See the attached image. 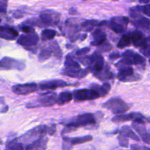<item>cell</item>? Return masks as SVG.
<instances>
[{"label": "cell", "instance_id": "obj_46", "mask_svg": "<svg viewBox=\"0 0 150 150\" xmlns=\"http://www.w3.org/2000/svg\"><path fill=\"white\" fill-rule=\"evenodd\" d=\"M0 144H2V141L0 139Z\"/></svg>", "mask_w": 150, "mask_h": 150}, {"label": "cell", "instance_id": "obj_33", "mask_svg": "<svg viewBox=\"0 0 150 150\" xmlns=\"http://www.w3.org/2000/svg\"><path fill=\"white\" fill-rule=\"evenodd\" d=\"M132 127L140 135H143V134L145 133V132H146V129L144 125H142V124H138V123H135V122H133L132 125Z\"/></svg>", "mask_w": 150, "mask_h": 150}, {"label": "cell", "instance_id": "obj_17", "mask_svg": "<svg viewBox=\"0 0 150 150\" xmlns=\"http://www.w3.org/2000/svg\"><path fill=\"white\" fill-rule=\"evenodd\" d=\"M132 23L135 27L140 30L146 31L150 28V20L141 14L132 18Z\"/></svg>", "mask_w": 150, "mask_h": 150}, {"label": "cell", "instance_id": "obj_34", "mask_svg": "<svg viewBox=\"0 0 150 150\" xmlns=\"http://www.w3.org/2000/svg\"><path fill=\"white\" fill-rule=\"evenodd\" d=\"M99 47V52H107L110 51L112 49V46L108 42V41H105L102 43V44H100Z\"/></svg>", "mask_w": 150, "mask_h": 150}, {"label": "cell", "instance_id": "obj_29", "mask_svg": "<svg viewBox=\"0 0 150 150\" xmlns=\"http://www.w3.org/2000/svg\"><path fill=\"white\" fill-rule=\"evenodd\" d=\"M56 35V31L52 29H45L41 35V39L43 41L53 40Z\"/></svg>", "mask_w": 150, "mask_h": 150}, {"label": "cell", "instance_id": "obj_4", "mask_svg": "<svg viewBox=\"0 0 150 150\" xmlns=\"http://www.w3.org/2000/svg\"><path fill=\"white\" fill-rule=\"evenodd\" d=\"M96 118L93 113H84L77 116L69 121L66 126H70L77 129L80 127H88L96 123Z\"/></svg>", "mask_w": 150, "mask_h": 150}, {"label": "cell", "instance_id": "obj_21", "mask_svg": "<svg viewBox=\"0 0 150 150\" xmlns=\"http://www.w3.org/2000/svg\"><path fill=\"white\" fill-rule=\"evenodd\" d=\"M93 41L91 43L92 46H96L98 47L100 44H102L104 41H106V34L105 32L101 29H96L94 30L92 34Z\"/></svg>", "mask_w": 150, "mask_h": 150}, {"label": "cell", "instance_id": "obj_19", "mask_svg": "<svg viewBox=\"0 0 150 150\" xmlns=\"http://www.w3.org/2000/svg\"><path fill=\"white\" fill-rule=\"evenodd\" d=\"M93 75L101 81H108V80H112L114 77L113 73L111 71L110 68L106 64H105V66H104L102 70L99 71V72L94 73Z\"/></svg>", "mask_w": 150, "mask_h": 150}, {"label": "cell", "instance_id": "obj_5", "mask_svg": "<svg viewBox=\"0 0 150 150\" xmlns=\"http://www.w3.org/2000/svg\"><path fill=\"white\" fill-rule=\"evenodd\" d=\"M105 63L103 56L99 52L96 51L90 56H88L87 66L89 70L93 72V74L99 72V71L102 70L105 66Z\"/></svg>", "mask_w": 150, "mask_h": 150}, {"label": "cell", "instance_id": "obj_32", "mask_svg": "<svg viewBox=\"0 0 150 150\" xmlns=\"http://www.w3.org/2000/svg\"><path fill=\"white\" fill-rule=\"evenodd\" d=\"M49 47L51 48L52 51V53L54 54V56H55L58 59L61 58L62 52H61V50H60V47H59L58 44H57V42L54 41V42L52 43H50V44H49Z\"/></svg>", "mask_w": 150, "mask_h": 150}, {"label": "cell", "instance_id": "obj_31", "mask_svg": "<svg viewBox=\"0 0 150 150\" xmlns=\"http://www.w3.org/2000/svg\"><path fill=\"white\" fill-rule=\"evenodd\" d=\"M131 44V39L130 35H129V33L124 34L121 37L120 40L119 41L117 44V47L119 49H123L125 47H128Z\"/></svg>", "mask_w": 150, "mask_h": 150}, {"label": "cell", "instance_id": "obj_38", "mask_svg": "<svg viewBox=\"0 0 150 150\" xmlns=\"http://www.w3.org/2000/svg\"><path fill=\"white\" fill-rule=\"evenodd\" d=\"M21 31L24 32V33H35V28H33L32 26L30 25H24L21 27Z\"/></svg>", "mask_w": 150, "mask_h": 150}, {"label": "cell", "instance_id": "obj_2", "mask_svg": "<svg viewBox=\"0 0 150 150\" xmlns=\"http://www.w3.org/2000/svg\"><path fill=\"white\" fill-rule=\"evenodd\" d=\"M103 108L112 111L115 115L124 114L130 108V105L122 99L112 98L103 104Z\"/></svg>", "mask_w": 150, "mask_h": 150}, {"label": "cell", "instance_id": "obj_6", "mask_svg": "<svg viewBox=\"0 0 150 150\" xmlns=\"http://www.w3.org/2000/svg\"><path fill=\"white\" fill-rule=\"evenodd\" d=\"M26 68L24 61L10 57H5L0 60V70L22 71Z\"/></svg>", "mask_w": 150, "mask_h": 150}, {"label": "cell", "instance_id": "obj_8", "mask_svg": "<svg viewBox=\"0 0 150 150\" xmlns=\"http://www.w3.org/2000/svg\"><path fill=\"white\" fill-rule=\"evenodd\" d=\"M129 24V18L126 16H116L108 22V27L112 31L117 34L123 33Z\"/></svg>", "mask_w": 150, "mask_h": 150}, {"label": "cell", "instance_id": "obj_11", "mask_svg": "<svg viewBox=\"0 0 150 150\" xmlns=\"http://www.w3.org/2000/svg\"><path fill=\"white\" fill-rule=\"evenodd\" d=\"M73 98L76 102H83L86 100H93L99 98L98 93L92 88H82L75 90L73 92Z\"/></svg>", "mask_w": 150, "mask_h": 150}, {"label": "cell", "instance_id": "obj_14", "mask_svg": "<svg viewBox=\"0 0 150 150\" xmlns=\"http://www.w3.org/2000/svg\"><path fill=\"white\" fill-rule=\"evenodd\" d=\"M131 39V44H133L135 47L140 48L141 50L146 48L148 44L146 38L141 32L135 30V31L129 33Z\"/></svg>", "mask_w": 150, "mask_h": 150}, {"label": "cell", "instance_id": "obj_24", "mask_svg": "<svg viewBox=\"0 0 150 150\" xmlns=\"http://www.w3.org/2000/svg\"><path fill=\"white\" fill-rule=\"evenodd\" d=\"M93 140V137L91 135H86L83 137H76V138H67L64 137L63 141L69 143L71 145H77V144H84Z\"/></svg>", "mask_w": 150, "mask_h": 150}, {"label": "cell", "instance_id": "obj_35", "mask_svg": "<svg viewBox=\"0 0 150 150\" xmlns=\"http://www.w3.org/2000/svg\"><path fill=\"white\" fill-rule=\"evenodd\" d=\"M118 140H119V145L122 147H128V144H129V142H128L127 138L122 135H119L118 136Z\"/></svg>", "mask_w": 150, "mask_h": 150}, {"label": "cell", "instance_id": "obj_45", "mask_svg": "<svg viewBox=\"0 0 150 150\" xmlns=\"http://www.w3.org/2000/svg\"><path fill=\"white\" fill-rule=\"evenodd\" d=\"M0 105H5V100L4 98H0Z\"/></svg>", "mask_w": 150, "mask_h": 150}, {"label": "cell", "instance_id": "obj_23", "mask_svg": "<svg viewBox=\"0 0 150 150\" xmlns=\"http://www.w3.org/2000/svg\"><path fill=\"white\" fill-rule=\"evenodd\" d=\"M91 88L94 90L98 93L99 97H104L108 94V92L110 90V85L107 82L104 83L102 85L93 84Z\"/></svg>", "mask_w": 150, "mask_h": 150}, {"label": "cell", "instance_id": "obj_41", "mask_svg": "<svg viewBox=\"0 0 150 150\" xmlns=\"http://www.w3.org/2000/svg\"><path fill=\"white\" fill-rule=\"evenodd\" d=\"M119 57H120V53L117 51H113L110 54L109 59L110 60H112V61H113V60H116V59L119 58Z\"/></svg>", "mask_w": 150, "mask_h": 150}, {"label": "cell", "instance_id": "obj_30", "mask_svg": "<svg viewBox=\"0 0 150 150\" xmlns=\"http://www.w3.org/2000/svg\"><path fill=\"white\" fill-rule=\"evenodd\" d=\"M52 54V51L49 46L47 47H44L40 52V54L38 55V60L41 62L46 61L51 57Z\"/></svg>", "mask_w": 150, "mask_h": 150}, {"label": "cell", "instance_id": "obj_27", "mask_svg": "<svg viewBox=\"0 0 150 150\" xmlns=\"http://www.w3.org/2000/svg\"><path fill=\"white\" fill-rule=\"evenodd\" d=\"M121 135H124V136L127 137V138H129L132 140H135L136 141H140V138L138 135L135 134V132L131 129L128 126H123L121 128L120 131H119Z\"/></svg>", "mask_w": 150, "mask_h": 150}, {"label": "cell", "instance_id": "obj_48", "mask_svg": "<svg viewBox=\"0 0 150 150\" xmlns=\"http://www.w3.org/2000/svg\"><path fill=\"white\" fill-rule=\"evenodd\" d=\"M112 1H119V0H112Z\"/></svg>", "mask_w": 150, "mask_h": 150}, {"label": "cell", "instance_id": "obj_28", "mask_svg": "<svg viewBox=\"0 0 150 150\" xmlns=\"http://www.w3.org/2000/svg\"><path fill=\"white\" fill-rule=\"evenodd\" d=\"M5 150H24V148L22 143L19 142L17 138H16L7 144Z\"/></svg>", "mask_w": 150, "mask_h": 150}, {"label": "cell", "instance_id": "obj_43", "mask_svg": "<svg viewBox=\"0 0 150 150\" xmlns=\"http://www.w3.org/2000/svg\"><path fill=\"white\" fill-rule=\"evenodd\" d=\"M56 132V126L54 125L48 126V134L50 135H53Z\"/></svg>", "mask_w": 150, "mask_h": 150}, {"label": "cell", "instance_id": "obj_12", "mask_svg": "<svg viewBox=\"0 0 150 150\" xmlns=\"http://www.w3.org/2000/svg\"><path fill=\"white\" fill-rule=\"evenodd\" d=\"M113 122H124L127 121H132L133 122L138 124H144L146 123V118L143 116L142 114L139 112H129L127 114H121L116 115V116L112 119Z\"/></svg>", "mask_w": 150, "mask_h": 150}, {"label": "cell", "instance_id": "obj_37", "mask_svg": "<svg viewBox=\"0 0 150 150\" xmlns=\"http://www.w3.org/2000/svg\"><path fill=\"white\" fill-rule=\"evenodd\" d=\"M141 11L144 15L150 17V4H146L144 6H141Z\"/></svg>", "mask_w": 150, "mask_h": 150}, {"label": "cell", "instance_id": "obj_49", "mask_svg": "<svg viewBox=\"0 0 150 150\" xmlns=\"http://www.w3.org/2000/svg\"><path fill=\"white\" fill-rule=\"evenodd\" d=\"M148 149H149V150H150V148H149V147H148Z\"/></svg>", "mask_w": 150, "mask_h": 150}, {"label": "cell", "instance_id": "obj_26", "mask_svg": "<svg viewBox=\"0 0 150 150\" xmlns=\"http://www.w3.org/2000/svg\"><path fill=\"white\" fill-rule=\"evenodd\" d=\"M73 99V94L70 91H63L59 93L57 97V104L59 105H63L67 104Z\"/></svg>", "mask_w": 150, "mask_h": 150}, {"label": "cell", "instance_id": "obj_22", "mask_svg": "<svg viewBox=\"0 0 150 150\" xmlns=\"http://www.w3.org/2000/svg\"><path fill=\"white\" fill-rule=\"evenodd\" d=\"M90 70L88 68H86L84 69H79L77 71H68L63 70L62 71V74L67 76V77H72V78H77V79H81L83 78L89 73Z\"/></svg>", "mask_w": 150, "mask_h": 150}, {"label": "cell", "instance_id": "obj_9", "mask_svg": "<svg viewBox=\"0 0 150 150\" xmlns=\"http://www.w3.org/2000/svg\"><path fill=\"white\" fill-rule=\"evenodd\" d=\"M60 19V14L52 10H46L40 14V21L46 26H57Z\"/></svg>", "mask_w": 150, "mask_h": 150}, {"label": "cell", "instance_id": "obj_16", "mask_svg": "<svg viewBox=\"0 0 150 150\" xmlns=\"http://www.w3.org/2000/svg\"><path fill=\"white\" fill-rule=\"evenodd\" d=\"M18 33L15 30L10 27L2 26L0 27V38L8 41H13L18 38Z\"/></svg>", "mask_w": 150, "mask_h": 150}, {"label": "cell", "instance_id": "obj_7", "mask_svg": "<svg viewBox=\"0 0 150 150\" xmlns=\"http://www.w3.org/2000/svg\"><path fill=\"white\" fill-rule=\"evenodd\" d=\"M39 41V36L37 33H25L21 35L17 40V44L24 47L26 50H31V48L34 49Z\"/></svg>", "mask_w": 150, "mask_h": 150}, {"label": "cell", "instance_id": "obj_13", "mask_svg": "<svg viewBox=\"0 0 150 150\" xmlns=\"http://www.w3.org/2000/svg\"><path fill=\"white\" fill-rule=\"evenodd\" d=\"M39 87L36 83H24V84H18L13 86L12 91L18 95H28L33 92L37 91Z\"/></svg>", "mask_w": 150, "mask_h": 150}, {"label": "cell", "instance_id": "obj_10", "mask_svg": "<svg viewBox=\"0 0 150 150\" xmlns=\"http://www.w3.org/2000/svg\"><path fill=\"white\" fill-rule=\"evenodd\" d=\"M116 77L122 82L138 81L141 79V76L138 74H135L132 67L124 66L120 68Z\"/></svg>", "mask_w": 150, "mask_h": 150}, {"label": "cell", "instance_id": "obj_44", "mask_svg": "<svg viewBox=\"0 0 150 150\" xmlns=\"http://www.w3.org/2000/svg\"><path fill=\"white\" fill-rule=\"evenodd\" d=\"M13 16L16 18H21V17H22V14H21L19 11H17L13 13Z\"/></svg>", "mask_w": 150, "mask_h": 150}, {"label": "cell", "instance_id": "obj_18", "mask_svg": "<svg viewBox=\"0 0 150 150\" xmlns=\"http://www.w3.org/2000/svg\"><path fill=\"white\" fill-rule=\"evenodd\" d=\"M48 138L42 136L35 140L26 146L25 150H45L47 148Z\"/></svg>", "mask_w": 150, "mask_h": 150}, {"label": "cell", "instance_id": "obj_50", "mask_svg": "<svg viewBox=\"0 0 150 150\" xmlns=\"http://www.w3.org/2000/svg\"><path fill=\"white\" fill-rule=\"evenodd\" d=\"M149 63H150V58H149Z\"/></svg>", "mask_w": 150, "mask_h": 150}, {"label": "cell", "instance_id": "obj_40", "mask_svg": "<svg viewBox=\"0 0 150 150\" xmlns=\"http://www.w3.org/2000/svg\"><path fill=\"white\" fill-rule=\"evenodd\" d=\"M141 139L143 140L144 143L147 144H150V133L146 132L145 133H144L143 135H141Z\"/></svg>", "mask_w": 150, "mask_h": 150}, {"label": "cell", "instance_id": "obj_25", "mask_svg": "<svg viewBox=\"0 0 150 150\" xmlns=\"http://www.w3.org/2000/svg\"><path fill=\"white\" fill-rule=\"evenodd\" d=\"M105 23V21H99L96 20H87L82 23L81 29L86 32H91L96 27L102 25Z\"/></svg>", "mask_w": 150, "mask_h": 150}, {"label": "cell", "instance_id": "obj_15", "mask_svg": "<svg viewBox=\"0 0 150 150\" xmlns=\"http://www.w3.org/2000/svg\"><path fill=\"white\" fill-rule=\"evenodd\" d=\"M69 86V84L66 83V81L60 80H54L41 83L39 86H38V87L42 91H50L58 88L66 87V86Z\"/></svg>", "mask_w": 150, "mask_h": 150}, {"label": "cell", "instance_id": "obj_20", "mask_svg": "<svg viewBox=\"0 0 150 150\" xmlns=\"http://www.w3.org/2000/svg\"><path fill=\"white\" fill-rule=\"evenodd\" d=\"M80 69H81V66H80V63L76 61L74 57H72L71 54H68L66 57L63 70L68 71H77Z\"/></svg>", "mask_w": 150, "mask_h": 150}, {"label": "cell", "instance_id": "obj_36", "mask_svg": "<svg viewBox=\"0 0 150 150\" xmlns=\"http://www.w3.org/2000/svg\"><path fill=\"white\" fill-rule=\"evenodd\" d=\"M8 0H0V13H5L7 11Z\"/></svg>", "mask_w": 150, "mask_h": 150}, {"label": "cell", "instance_id": "obj_3", "mask_svg": "<svg viewBox=\"0 0 150 150\" xmlns=\"http://www.w3.org/2000/svg\"><path fill=\"white\" fill-rule=\"evenodd\" d=\"M145 58L141 54L132 50H127L122 54V60L118 63L117 66L143 65L145 63Z\"/></svg>", "mask_w": 150, "mask_h": 150}, {"label": "cell", "instance_id": "obj_42", "mask_svg": "<svg viewBox=\"0 0 150 150\" xmlns=\"http://www.w3.org/2000/svg\"><path fill=\"white\" fill-rule=\"evenodd\" d=\"M141 52L142 53L145 57H150V44H147L146 48L141 50Z\"/></svg>", "mask_w": 150, "mask_h": 150}, {"label": "cell", "instance_id": "obj_47", "mask_svg": "<svg viewBox=\"0 0 150 150\" xmlns=\"http://www.w3.org/2000/svg\"><path fill=\"white\" fill-rule=\"evenodd\" d=\"M1 21H2V18H0V23H1Z\"/></svg>", "mask_w": 150, "mask_h": 150}, {"label": "cell", "instance_id": "obj_39", "mask_svg": "<svg viewBox=\"0 0 150 150\" xmlns=\"http://www.w3.org/2000/svg\"><path fill=\"white\" fill-rule=\"evenodd\" d=\"M91 49L89 48V47H85V48H83L81 49V50H77V52H76V55L77 56H79V57H80V56H83V55H85L86 54H87L88 52L89 51H90Z\"/></svg>", "mask_w": 150, "mask_h": 150}, {"label": "cell", "instance_id": "obj_1", "mask_svg": "<svg viewBox=\"0 0 150 150\" xmlns=\"http://www.w3.org/2000/svg\"><path fill=\"white\" fill-rule=\"evenodd\" d=\"M57 95L55 92L47 91L41 93L35 101L27 104L26 108H34L38 107H51L57 103Z\"/></svg>", "mask_w": 150, "mask_h": 150}]
</instances>
